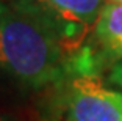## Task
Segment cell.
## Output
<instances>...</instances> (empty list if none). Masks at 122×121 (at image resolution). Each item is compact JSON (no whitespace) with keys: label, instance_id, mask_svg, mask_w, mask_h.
Instances as JSON below:
<instances>
[{"label":"cell","instance_id":"obj_4","mask_svg":"<svg viewBox=\"0 0 122 121\" xmlns=\"http://www.w3.org/2000/svg\"><path fill=\"white\" fill-rule=\"evenodd\" d=\"M86 46L99 69L122 60V5L105 0Z\"/></svg>","mask_w":122,"mask_h":121},{"label":"cell","instance_id":"obj_5","mask_svg":"<svg viewBox=\"0 0 122 121\" xmlns=\"http://www.w3.org/2000/svg\"><path fill=\"white\" fill-rule=\"evenodd\" d=\"M110 82L122 88V60L114 63L110 71Z\"/></svg>","mask_w":122,"mask_h":121},{"label":"cell","instance_id":"obj_2","mask_svg":"<svg viewBox=\"0 0 122 121\" xmlns=\"http://www.w3.org/2000/svg\"><path fill=\"white\" fill-rule=\"evenodd\" d=\"M50 121H122V93L108 88L96 74L69 72L53 85L47 102Z\"/></svg>","mask_w":122,"mask_h":121},{"label":"cell","instance_id":"obj_7","mask_svg":"<svg viewBox=\"0 0 122 121\" xmlns=\"http://www.w3.org/2000/svg\"><path fill=\"white\" fill-rule=\"evenodd\" d=\"M0 121H8V120H2V118H0Z\"/></svg>","mask_w":122,"mask_h":121},{"label":"cell","instance_id":"obj_8","mask_svg":"<svg viewBox=\"0 0 122 121\" xmlns=\"http://www.w3.org/2000/svg\"><path fill=\"white\" fill-rule=\"evenodd\" d=\"M2 10H3V8H2V6H0V13H2Z\"/></svg>","mask_w":122,"mask_h":121},{"label":"cell","instance_id":"obj_3","mask_svg":"<svg viewBox=\"0 0 122 121\" xmlns=\"http://www.w3.org/2000/svg\"><path fill=\"white\" fill-rule=\"evenodd\" d=\"M58 36L67 57L86 44L105 0H11Z\"/></svg>","mask_w":122,"mask_h":121},{"label":"cell","instance_id":"obj_6","mask_svg":"<svg viewBox=\"0 0 122 121\" xmlns=\"http://www.w3.org/2000/svg\"><path fill=\"white\" fill-rule=\"evenodd\" d=\"M110 2H114V3H119V5H122V0H110Z\"/></svg>","mask_w":122,"mask_h":121},{"label":"cell","instance_id":"obj_1","mask_svg":"<svg viewBox=\"0 0 122 121\" xmlns=\"http://www.w3.org/2000/svg\"><path fill=\"white\" fill-rule=\"evenodd\" d=\"M64 47L42 21L14 5L0 13V75L24 90L53 86L69 74Z\"/></svg>","mask_w":122,"mask_h":121}]
</instances>
